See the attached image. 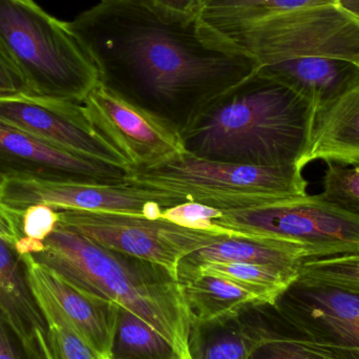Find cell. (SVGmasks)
I'll use <instances>...</instances> for the list:
<instances>
[{
	"instance_id": "1",
	"label": "cell",
	"mask_w": 359,
	"mask_h": 359,
	"mask_svg": "<svg viewBox=\"0 0 359 359\" xmlns=\"http://www.w3.org/2000/svg\"><path fill=\"white\" fill-rule=\"evenodd\" d=\"M67 25L96 63L100 82L164 107L189 111L259 69L200 14L151 0H101Z\"/></svg>"
},
{
	"instance_id": "2",
	"label": "cell",
	"mask_w": 359,
	"mask_h": 359,
	"mask_svg": "<svg viewBox=\"0 0 359 359\" xmlns=\"http://www.w3.org/2000/svg\"><path fill=\"white\" fill-rule=\"evenodd\" d=\"M316 111L288 86L259 71L188 111L180 126L190 155L259 166H299Z\"/></svg>"
},
{
	"instance_id": "3",
	"label": "cell",
	"mask_w": 359,
	"mask_h": 359,
	"mask_svg": "<svg viewBox=\"0 0 359 359\" xmlns=\"http://www.w3.org/2000/svg\"><path fill=\"white\" fill-rule=\"evenodd\" d=\"M31 255L82 292L140 316L170 341L180 358L189 355V312L178 280L164 268L59 227L43 250Z\"/></svg>"
},
{
	"instance_id": "4",
	"label": "cell",
	"mask_w": 359,
	"mask_h": 359,
	"mask_svg": "<svg viewBox=\"0 0 359 359\" xmlns=\"http://www.w3.org/2000/svg\"><path fill=\"white\" fill-rule=\"evenodd\" d=\"M0 48L18 73L25 95L82 103L100 72L67 22L34 0H0Z\"/></svg>"
},
{
	"instance_id": "5",
	"label": "cell",
	"mask_w": 359,
	"mask_h": 359,
	"mask_svg": "<svg viewBox=\"0 0 359 359\" xmlns=\"http://www.w3.org/2000/svg\"><path fill=\"white\" fill-rule=\"evenodd\" d=\"M200 16L224 39L252 57L259 69L305 57L359 65V21L337 4L250 16L210 12Z\"/></svg>"
},
{
	"instance_id": "6",
	"label": "cell",
	"mask_w": 359,
	"mask_h": 359,
	"mask_svg": "<svg viewBox=\"0 0 359 359\" xmlns=\"http://www.w3.org/2000/svg\"><path fill=\"white\" fill-rule=\"evenodd\" d=\"M124 181L159 190L182 202L221 210L259 208L307 194L303 168L213 161L185 154L149 170H130Z\"/></svg>"
},
{
	"instance_id": "7",
	"label": "cell",
	"mask_w": 359,
	"mask_h": 359,
	"mask_svg": "<svg viewBox=\"0 0 359 359\" xmlns=\"http://www.w3.org/2000/svg\"><path fill=\"white\" fill-rule=\"evenodd\" d=\"M215 223L299 245L308 259L359 252V217L325 202L318 194L259 208L222 210Z\"/></svg>"
},
{
	"instance_id": "8",
	"label": "cell",
	"mask_w": 359,
	"mask_h": 359,
	"mask_svg": "<svg viewBox=\"0 0 359 359\" xmlns=\"http://www.w3.org/2000/svg\"><path fill=\"white\" fill-rule=\"evenodd\" d=\"M81 109L92 132L130 170L157 168L188 153L179 126L102 82L90 90Z\"/></svg>"
},
{
	"instance_id": "9",
	"label": "cell",
	"mask_w": 359,
	"mask_h": 359,
	"mask_svg": "<svg viewBox=\"0 0 359 359\" xmlns=\"http://www.w3.org/2000/svg\"><path fill=\"white\" fill-rule=\"evenodd\" d=\"M58 213L57 227L81 234L109 250L160 266L177 280L184 257L225 236L188 229L162 217L101 211Z\"/></svg>"
},
{
	"instance_id": "10",
	"label": "cell",
	"mask_w": 359,
	"mask_h": 359,
	"mask_svg": "<svg viewBox=\"0 0 359 359\" xmlns=\"http://www.w3.org/2000/svg\"><path fill=\"white\" fill-rule=\"evenodd\" d=\"M0 203L15 211L33 205H48L57 210L128 213L158 219L164 209L181 200L159 190L128 182L96 180L2 179Z\"/></svg>"
},
{
	"instance_id": "11",
	"label": "cell",
	"mask_w": 359,
	"mask_h": 359,
	"mask_svg": "<svg viewBox=\"0 0 359 359\" xmlns=\"http://www.w3.org/2000/svg\"><path fill=\"white\" fill-rule=\"evenodd\" d=\"M273 307L318 345L359 359V293L297 276Z\"/></svg>"
},
{
	"instance_id": "12",
	"label": "cell",
	"mask_w": 359,
	"mask_h": 359,
	"mask_svg": "<svg viewBox=\"0 0 359 359\" xmlns=\"http://www.w3.org/2000/svg\"><path fill=\"white\" fill-rule=\"evenodd\" d=\"M0 122L76 155L130 172L128 162L92 132L81 103L25 94L0 97Z\"/></svg>"
},
{
	"instance_id": "13",
	"label": "cell",
	"mask_w": 359,
	"mask_h": 359,
	"mask_svg": "<svg viewBox=\"0 0 359 359\" xmlns=\"http://www.w3.org/2000/svg\"><path fill=\"white\" fill-rule=\"evenodd\" d=\"M126 170L76 155L0 122L1 179L124 181Z\"/></svg>"
},
{
	"instance_id": "14",
	"label": "cell",
	"mask_w": 359,
	"mask_h": 359,
	"mask_svg": "<svg viewBox=\"0 0 359 359\" xmlns=\"http://www.w3.org/2000/svg\"><path fill=\"white\" fill-rule=\"evenodd\" d=\"M21 257L31 288L46 293L86 344L103 359H111L120 306L82 292L31 255Z\"/></svg>"
},
{
	"instance_id": "15",
	"label": "cell",
	"mask_w": 359,
	"mask_h": 359,
	"mask_svg": "<svg viewBox=\"0 0 359 359\" xmlns=\"http://www.w3.org/2000/svg\"><path fill=\"white\" fill-rule=\"evenodd\" d=\"M0 316L34 359H52L48 324L32 292L22 257L0 240Z\"/></svg>"
},
{
	"instance_id": "16",
	"label": "cell",
	"mask_w": 359,
	"mask_h": 359,
	"mask_svg": "<svg viewBox=\"0 0 359 359\" xmlns=\"http://www.w3.org/2000/svg\"><path fill=\"white\" fill-rule=\"evenodd\" d=\"M323 160L359 164V77L341 95L316 111L307 153L299 168Z\"/></svg>"
},
{
	"instance_id": "17",
	"label": "cell",
	"mask_w": 359,
	"mask_h": 359,
	"mask_svg": "<svg viewBox=\"0 0 359 359\" xmlns=\"http://www.w3.org/2000/svg\"><path fill=\"white\" fill-rule=\"evenodd\" d=\"M259 71L303 97L316 114L359 77L358 63L326 57L292 59L259 67Z\"/></svg>"
},
{
	"instance_id": "18",
	"label": "cell",
	"mask_w": 359,
	"mask_h": 359,
	"mask_svg": "<svg viewBox=\"0 0 359 359\" xmlns=\"http://www.w3.org/2000/svg\"><path fill=\"white\" fill-rule=\"evenodd\" d=\"M305 259H308L307 252L292 243L273 238L224 236L184 257L180 263L178 278L180 274L213 263L262 264L299 273V266Z\"/></svg>"
},
{
	"instance_id": "19",
	"label": "cell",
	"mask_w": 359,
	"mask_h": 359,
	"mask_svg": "<svg viewBox=\"0 0 359 359\" xmlns=\"http://www.w3.org/2000/svg\"><path fill=\"white\" fill-rule=\"evenodd\" d=\"M247 318L246 311L222 322L190 323L189 355L192 359H249L264 335L262 310Z\"/></svg>"
},
{
	"instance_id": "20",
	"label": "cell",
	"mask_w": 359,
	"mask_h": 359,
	"mask_svg": "<svg viewBox=\"0 0 359 359\" xmlns=\"http://www.w3.org/2000/svg\"><path fill=\"white\" fill-rule=\"evenodd\" d=\"M179 284L190 323L222 322L262 306L255 294L219 276L194 274L179 280Z\"/></svg>"
},
{
	"instance_id": "21",
	"label": "cell",
	"mask_w": 359,
	"mask_h": 359,
	"mask_svg": "<svg viewBox=\"0 0 359 359\" xmlns=\"http://www.w3.org/2000/svg\"><path fill=\"white\" fill-rule=\"evenodd\" d=\"M201 273L226 278L255 294L262 305L271 306L299 274L294 270L262 264L213 263L180 274L178 280Z\"/></svg>"
},
{
	"instance_id": "22",
	"label": "cell",
	"mask_w": 359,
	"mask_h": 359,
	"mask_svg": "<svg viewBox=\"0 0 359 359\" xmlns=\"http://www.w3.org/2000/svg\"><path fill=\"white\" fill-rule=\"evenodd\" d=\"M265 309L263 339L249 359H344L287 322L273 306Z\"/></svg>"
},
{
	"instance_id": "23",
	"label": "cell",
	"mask_w": 359,
	"mask_h": 359,
	"mask_svg": "<svg viewBox=\"0 0 359 359\" xmlns=\"http://www.w3.org/2000/svg\"><path fill=\"white\" fill-rule=\"evenodd\" d=\"M111 359H181L175 348L153 327L120 307Z\"/></svg>"
},
{
	"instance_id": "24",
	"label": "cell",
	"mask_w": 359,
	"mask_h": 359,
	"mask_svg": "<svg viewBox=\"0 0 359 359\" xmlns=\"http://www.w3.org/2000/svg\"><path fill=\"white\" fill-rule=\"evenodd\" d=\"M31 289L48 324L52 359H103L76 332L46 293Z\"/></svg>"
},
{
	"instance_id": "25",
	"label": "cell",
	"mask_w": 359,
	"mask_h": 359,
	"mask_svg": "<svg viewBox=\"0 0 359 359\" xmlns=\"http://www.w3.org/2000/svg\"><path fill=\"white\" fill-rule=\"evenodd\" d=\"M297 276L359 293V252L305 259Z\"/></svg>"
},
{
	"instance_id": "26",
	"label": "cell",
	"mask_w": 359,
	"mask_h": 359,
	"mask_svg": "<svg viewBox=\"0 0 359 359\" xmlns=\"http://www.w3.org/2000/svg\"><path fill=\"white\" fill-rule=\"evenodd\" d=\"M327 164L324 190L318 196L332 206L359 217V164Z\"/></svg>"
},
{
	"instance_id": "27",
	"label": "cell",
	"mask_w": 359,
	"mask_h": 359,
	"mask_svg": "<svg viewBox=\"0 0 359 359\" xmlns=\"http://www.w3.org/2000/svg\"><path fill=\"white\" fill-rule=\"evenodd\" d=\"M57 209L48 205H33L20 211V240L15 245V250L20 257L37 255L44 249L46 238L58 226Z\"/></svg>"
},
{
	"instance_id": "28",
	"label": "cell",
	"mask_w": 359,
	"mask_h": 359,
	"mask_svg": "<svg viewBox=\"0 0 359 359\" xmlns=\"http://www.w3.org/2000/svg\"><path fill=\"white\" fill-rule=\"evenodd\" d=\"M326 4L337 6V0H204L202 12L250 16Z\"/></svg>"
},
{
	"instance_id": "29",
	"label": "cell",
	"mask_w": 359,
	"mask_h": 359,
	"mask_svg": "<svg viewBox=\"0 0 359 359\" xmlns=\"http://www.w3.org/2000/svg\"><path fill=\"white\" fill-rule=\"evenodd\" d=\"M221 215V209L213 208L200 203L183 202L176 206L164 209L160 217L188 229L209 232L219 236L244 238L243 232L215 224V219H219Z\"/></svg>"
},
{
	"instance_id": "30",
	"label": "cell",
	"mask_w": 359,
	"mask_h": 359,
	"mask_svg": "<svg viewBox=\"0 0 359 359\" xmlns=\"http://www.w3.org/2000/svg\"><path fill=\"white\" fill-rule=\"evenodd\" d=\"M0 359H34L14 329L0 316Z\"/></svg>"
},
{
	"instance_id": "31",
	"label": "cell",
	"mask_w": 359,
	"mask_h": 359,
	"mask_svg": "<svg viewBox=\"0 0 359 359\" xmlns=\"http://www.w3.org/2000/svg\"><path fill=\"white\" fill-rule=\"evenodd\" d=\"M25 94V86L15 67L0 48V97Z\"/></svg>"
},
{
	"instance_id": "32",
	"label": "cell",
	"mask_w": 359,
	"mask_h": 359,
	"mask_svg": "<svg viewBox=\"0 0 359 359\" xmlns=\"http://www.w3.org/2000/svg\"><path fill=\"white\" fill-rule=\"evenodd\" d=\"M21 236L20 211L12 210L0 203V240L15 247Z\"/></svg>"
},
{
	"instance_id": "33",
	"label": "cell",
	"mask_w": 359,
	"mask_h": 359,
	"mask_svg": "<svg viewBox=\"0 0 359 359\" xmlns=\"http://www.w3.org/2000/svg\"><path fill=\"white\" fill-rule=\"evenodd\" d=\"M158 6L184 14H201L204 0H151Z\"/></svg>"
},
{
	"instance_id": "34",
	"label": "cell",
	"mask_w": 359,
	"mask_h": 359,
	"mask_svg": "<svg viewBox=\"0 0 359 359\" xmlns=\"http://www.w3.org/2000/svg\"><path fill=\"white\" fill-rule=\"evenodd\" d=\"M337 6L359 21V0H337Z\"/></svg>"
},
{
	"instance_id": "35",
	"label": "cell",
	"mask_w": 359,
	"mask_h": 359,
	"mask_svg": "<svg viewBox=\"0 0 359 359\" xmlns=\"http://www.w3.org/2000/svg\"><path fill=\"white\" fill-rule=\"evenodd\" d=\"M183 359H192V358H190V355H187V356H185V358H184Z\"/></svg>"
},
{
	"instance_id": "36",
	"label": "cell",
	"mask_w": 359,
	"mask_h": 359,
	"mask_svg": "<svg viewBox=\"0 0 359 359\" xmlns=\"http://www.w3.org/2000/svg\"><path fill=\"white\" fill-rule=\"evenodd\" d=\"M2 179L1 177H0V185H1Z\"/></svg>"
},
{
	"instance_id": "37",
	"label": "cell",
	"mask_w": 359,
	"mask_h": 359,
	"mask_svg": "<svg viewBox=\"0 0 359 359\" xmlns=\"http://www.w3.org/2000/svg\"><path fill=\"white\" fill-rule=\"evenodd\" d=\"M102 1H107V0H102Z\"/></svg>"
}]
</instances>
